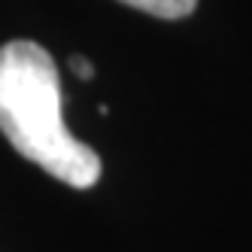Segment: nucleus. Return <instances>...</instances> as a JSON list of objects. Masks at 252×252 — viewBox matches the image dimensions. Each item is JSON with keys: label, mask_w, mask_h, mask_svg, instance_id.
Listing matches in <instances>:
<instances>
[{"label": "nucleus", "mask_w": 252, "mask_h": 252, "mask_svg": "<svg viewBox=\"0 0 252 252\" xmlns=\"http://www.w3.org/2000/svg\"><path fill=\"white\" fill-rule=\"evenodd\" d=\"M61 100L58 64L40 43L0 46V131L9 146L70 189H92L100 155L67 131Z\"/></svg>", "instance_id": "obj_1"}, {"label": "nucleus", "mask_w": 252, "mask_h": 252, "mask_svg": "<svg viewBox=\"0 0 252 252\" xmlns=\"http://www.w3.org/2000/svg\"><path fill=\"white\" fill-rule=\"evenodd\" d=\"M140 12H149L155 19H164V22H176V19H186V15L194 12L197 0H122Z\"/></svg>", "instance_id": "obj_2"}, {"label": "nucleus", "mask_w": 252, "mask_h": 252, "mask_svg": "<svg viewBox=\"0 0 252 252\" xmlns=\"http://www.w3.org/2000/svg\"><path fill=\"white\" fill-rule=\"evenodd\" d=\"M70 70H73L79 79H94V67H92V61L82 58V55H73V58H70Z\"/></svg>", "instance_id": "obj_3"}]
</instances>
